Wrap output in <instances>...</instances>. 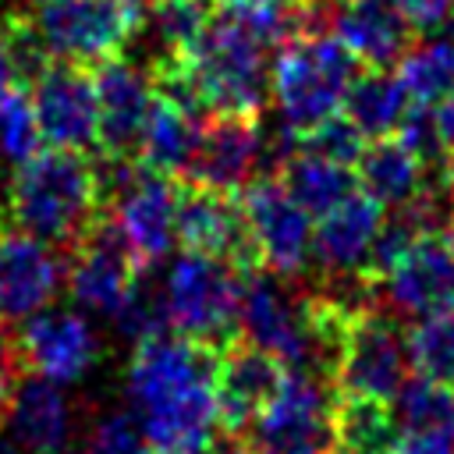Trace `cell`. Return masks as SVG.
I'll use <instances>...</instances> for the list:
<instances>
[{
	"mask_svg": "<svg viewBox=\"0 0 454 454\" xmlns=\"http://www.w3.org/2000/svg\"><path fill=\"white\" fill-rule=\"evenodd\" d=\"M216 362L220 351L181 333L135 344L128 390L138 426L160 454H206L216 436Z\"/></svg>",
	"mask_w": 454,
	"mask_h": 454,
	"instance_id": "cell-1",
	"label": "cell"
},
{
	"mask_svg": "<svg viewBox=\"0 0 454 454\" xmlns=\"http://www.w3.org/2000/svg\"><path fill=\"white\" fill-rule=\"evenodd\" d=\"M103 192L96 160L78 149H43L28 163L14 167L4 195L7 223L46 241L50 248H71L89 223L103 213Z\"/></svg>",
	"mask_w": 454,
	"mask_h": 454,
	"instance_id": "cell-2",
	"label": "cell"
},
{
	"mask_svg": "<svg viewBox=\"0 0 454 454\" xmlns=\"http://www.w3.org/2000/svg\"><path fill=\"white\" fill-rule=\"evenodd\" d=\"M358 67L362 64L355 60V53L333 32L298 35L284 43L270 67V89L284 128L305 135L316 124L337 117Z\"/></svg>",
	"mask_w": 454,
	"mask_h": 454,
	"instance_id": "cell-3",
	"label": "cell"
},
{
	"mask_svg": "<svg viewBox=\"0 0 454 454\" xmlns=\"http://www.w3.org/2000/svg\"><path fill=\"white\" fill-rule=\"evenodd\" d=\"M266 46L231 14L216 11L199 43L181 57L206 103L209 114H245V117H262L270 89V67H266Z\"/></svg>",
	"mask_w": 454,
	"mask_h": 454,
	"instance_id": "cell-4",
	"label": "cell"
},
{
	"mask_svg": "<svg viewBox=\"0 0 454 454\" xmlns=\"http://www.w3.org/2000/svg\"><path fill=\"white\" fill-rule=\"evenodd\" d=\"M241 273L216 255L181 252L167 273V309L170 330L223 351L241 337Z\"/></svg>",
	"mask_w": 454,
	"mask_h": 454,
	"instance_id": "cell-5",
	"label": "cell"
},
{
	"mask_svg": "<svg viewBox=\"0 0 454 454\" xmlns=\"http://www.w3.org/2000/svg\"><path fill=\"white\" fill-rule=\"evenodd\" d=\"M145 4L138 0H53L39 4L35 25L57 60L96 67L145 28Z\"/></svg>",
	"mask_w": 454,
	"mask_h": 454,
	"instance_id": "cell-6",
	"label": "cell"
},
{
	"mask_svg": "<svg viewBox=\"0 0 454 454\" xmlns=\"http://www.w3.org/2000/svg\"><path fill=\"white\" fill-rule=\"evenodd\" d=\"M174 238L184 252L227 259L241 277L262 270V252L241 195H223L199 181L174 177Z\"/></svg>",
	"mask_w": 454,
	"mask_h": 454,
	"instance_id": "cell-7",
	"label": "cell"
},
{
	"mask_svg": "<svg viewBox=\"0 0 454 454\" xmlns=\"http://www.w3.org/2000/svg\"><path fill=\"white\" fill-rule=\"evenodd\" d=\"M333 401V387L309 372L287 369L277 397L262 408L245 436L259 454H337Z\"/></svg>",
	"mask_w": 454,
	"mask_h": 454,
	"instance_id": "cell-8",
	"label": "cell"
},
{
	"mask_svg": "<svg viewBox=\"0 0 454 454\" xmlns=\"http://www.w3.org/2000/svg\"><path fill=\"white\" fill-rule=\"evenodd\" d=\"M408 333L397 326V319L380 309H362L348 323L333 390L337 397H369L390 404L408 380Z\"/></svg>",
	"mask_w": 454,
	"mask_h": 454,
	"instance_id": "cell-9",
	"label": "cell"
},
{
	"mask_svg": "<svg viewBox=\"0 0 454 454\" xmlns=\"http://www.w3.org/2000/svg\"><path fill=\"white\" fill-rule=\"evenodd\" d=\"M64 262H67L71 298L82 309L106 312V316L117 312V305L124 301L131 284L145 273L110 209H103L89 223V231L64 252Z\"/></svg>",
	"mask_w": 454,
	"mask_h": 454,
	"instance_id": "cell-10",
	"label": "cell"
},
{
	"mask_svg": "<svg viewBox=\"0 0 454 454\" xmlns=\"http://www.w3.org/2000/svg\"><path fill=\"white\" fill-rule=\"evenodd\" d=\"M43 142L53 149H96L99 128V99L92 67L74 60H53L28 89Z\"/></svg>",
	"mask_w": 454,
	"mask_h": 454,
	"instance_id": "cell-11",
	"label": "cell"
},
{
	"mask_svg": "<svg viewBox=\"0 0 454 454\" xmlns=\"http://www.w3.org/2000/svg\"><path fill=\"white\" fill-rule=\"evenodd\" d=\"M245 216L262 252V266L284 280L301 277L312 266V216L284 192L273 174H259L241 192Z\"/></svg>",
	"mask_w": 454,
	"mask_h": 454,
	"instance_id": "cell-12",
	"label": "cell"
},
{
	"mask_svg": "<svg viewBox=\"0 0 454 454\" xmlns=\"http://www.w3.org/2000/svg\"><path fill=\"white\" fill-rule=\"evenodd\" d=\"M387 309L404 319H429L454 309V241L450 234H422L376 284Z\"/></svg>",
	"mask_w": 454,
	"mask_h": 454,
	"instance_id": "cell-13",
	"label": "cell"
},
{
	"mask_svg": "<svg viewBox=\"0 0 454 454\" xmlns=\"http://www.w3.org/2000/svg\"><path fill=\"white\" fill-rule=\"evenodd\" d=\"M241 337L277 355L287 369L305 358V294L273 270L245 273L241 280Z\"/></svg>",
	"mask_w": 454,
	"mask_h": 454,
	"instance_id": "cell-14",
	"label": "cell"
},
{
	"mask_svg": "<svg viewBox=\"0 0 454 454\" xmlns=\"http://www.w3.org/2000/svg\"><path fill=\"white\" fill-rule=\"evenodd\" d=\"M64 280V259L39 238L0 220V330L46 309Z\"/></svg>",
	"mask_w": 454,
	"mask_h": 454,
	"instance_id": "cell-15",
	"label": "cell"
},
{
	"mask_svg": "<svg viewBox=\"0 0 454 454\" xmlns=\"http://www.w3.org/2000/svg\"><path fill=\"white\" fill-rule=\"evenodd\" d=\"M18 362L25 372L50 383H71L96 362V333L71 309H39L14 330Z\"/></svg>",
	"mask_w": 454,
	"mask_h": 454,
	"instance_id": "cell-16",
	"label": "cell"
},
{
	"mask_svg": "<svg viewBox=\"0 0 454 454\" xmlns=\"http://www.w3.org/2000/svg\"><path fill=\"white\" fill-rule=\"evenodd\" d=\"M287 365L259 344L238 337L220 351L216 362V419L223 433H248L262 408L277 397Z\"/></svg>",
	"mask_w": 454,
	"mask_h": 454,
	"instance_id": "cell-17",
	"label": "cell"
},
{
	"mask_svg": "<svg viewBox=\"0 0 454 454\" xmlns=\"http://www.w3.org/2000/svg\"><path fill=\"white\" fill-rule=\"evenodd\" d=\"M92 78H96V99H99L96 153L138 160L142 128H145L149 106H153L149 74L124 57H110L92 67Z\"/></svg>",
	"mask_w": 454,
	"mask_h": 454,
	"instance_id": "cell-18",
	"label": "cell"
},
{
	"mask_svg": "<svg viewBox=\"0 0 454 454\" xmlns=\"http://www.w3.org/2000/svg\"><path fill=\"white\" fill-rule=\"evenodd\" d=\"M259 121L262 117L209 114L184 177L223 195H241L259 170V153H262Z\"/></svg>",
	"mask_w": 454,
	"mask_h": 454,
	"instance_id": "cell-19",
	"label": "cell"
},
{
	"mask_svg": "<svg viewBox=\"0 0 454 454\" xmlns=\"http://www.w3.org/2000/svg\"><path fill=\"white\" fill-rule=\"evenodd\" d=\"M387 209L362 188L323 213L312 227V262L326 277H365L372 241L383 227Z\"/></svg>",
	"mask_w": 454,
	"mask_h": 454,
	"instance_id": "cell-20",
	"label": "cell"
},
{
	"mask_svg": "<svg viewBox=\"0 0 454 454\" xmlns=\"http://www.w3.org/2000/svg\"><path fill=\"white\" fill-rule=\"evenodd\" d=\"M330 32L355 53L362 67H397L411 50L415 28L401 0H333Z\"/></svg>",
	"mask_w": 454,
	"mask_h": 454,
	"instance_id": "cell-21",
	"label": "cell"
},
{
	"mask_svg": "<svg viewBox=\"0 0 454 454\" xmlns=\"http://www.w3.org/2000/svg\"><path fill=\"white\" fill-rule=\"evenodd\" d=\"M106 209L117 216L121 231L131 241L145 273L177 241L174 238V177H167V174L142 167L138 177L128 184V192Z\"/></svg>",
	"mask_w": 454,
	"mask_h": 454,
	"instance_id": "cell-22",
	"label": "cell"
},
{
	"mask_svg": "<svg viewBox=\"0 0 454 454\" xmlns=\"http://www.w3.org/2000/svg\"><path fill=\"white\" fill-rule=\"evenodd\" d=\"M4 426L11 429V440L25 454H57V447L71 429L67 397L57 390V383L25 372L11 390Z\"/></svg>",
	"mask_w": 454,
	"mask_h": 454,
	"instance_id": "cell-23",
	"label": "cell"
},
{
	"mask_svg": "<svg viewBox=\"0 0 454 454\" xmlns=\"http://www.w3.org/2000/svg\"><path fill=\"white\" fill-rule=\"evenodd\" d=\"M355 174H358V188L369 199H376L383 209H401L415 202L422 188L436 177V170H429L397 135L369 142L362 160L355 163Z\"/></svg>",
	"mask_w": 454,
	"mask_h": 454,
	"instance_id": "cell-24",
	"label": "cell"
},
{
	"mask_svg": "<svg viewBox=\"0 0 454 454\" xmlns=\"http://www.w3.org/2000/svg\"><path fill=\"white\" fill-rule=\"evenodd\" d=\"M408 110H411V99L397 71H387V67H358L340 103V114L365 135V142L397 135Z\"/></svg>",
	"mask_w": 454,
	"mask_h": 454,
	"instance_id": "cell-25",
	"label": "cell"
},
{
	"mask_svg": "<svg viewBox=\"0 0 454 454\" xmlns=\"http://www.w3.org/2000/svg\"><path fill=\"white\" fill-rule=\"evenodd\" d=\"M202 124L206 121L153 96V106H149V117L142 128V142H138V163L156 174H167V177H184L192 167V156L199 149Z\"/></svg>",
	"mask_w": 454,
	"mask_h": 454,
	"instance_id": "cell-26",
	"label": "cell"
},
{
	"mask_svg": "<svg viewBox=\"0 0 454 454\" xmlns=\"http://www.w3.org/2000/svg\"><path fill=\"white\" fill-rule=\"evenodd\" d=\"M284 192L309 213V216H323L330 213L337 202H344L348 195L358 192V174L344 163H330V160H319V156H309V153H291L277 174H273Z\"/></svg>",
	"mask_w": 454,
	"mask_h": 454,
	"instance_id": "cell-27",
	"label": "cell"
},
{
	"mask_svg": "<svg viewBox=\"0 0 454 454\" xmlns=\"http://www.w3.org/2000/svg\"><path fill=\"white\" fill-rule=\"evenodd\" d=\"M333 440H337V454H394L401 440V422L394 415V404L369 397H337Z\"/></svg>",
	"mask_w": 454,
	"mask_h": 454,
	"instance_id": "cell-28",
	"label": "cell"
},
{
	"mask_svg": "<svg viewBox=\"0 0 454 454\" xmlns=\"http://www.w3.org/2000/svg\"><path fill=\"white\" fill-rule=\"evenodd\" d=\"M397 78L415 106L436 110L454 96V39L426 35L397 60Z\"/></svg>",
	"mask_w": 454,
	"mask_h": 454,
	"instance_id": "cell-29",
	"label": "cell"
},
{
	"mask_svg": "<svg viewBox=\"0 0 454 454\" xmlns=\"http://www.w3.org/2000/svg\"><path fill=\"white\" fill-rule=\"evenodd\" d=\"M213 14L216 0H153V7L145 11V25H153L163 46L160 57H188V50L199 43Z\"/></svg>",
	"mask_w": 454,
	"mask_h": 454,
	"instance_id": "cell-30",
	"label": "cell"
},
{
	"mask_svg": "<svg viewBox=\"0 0 454 454\" xmlns=\"http://www.w3.org/2000/svg\"><path fill=\"white\" fill-rule=\"evenodd\" d=\"M401 429H450L454 433V387L429 376H408L390 401Z\"/></svg>",
	"mask_w": 454,
	"mask_h": 454,
	"instance_id": "cell-31",
	"label": "cell"
},
{
	"mask_svg": "<svg viewBox=\"0 0 454 454\" xmlns=\"http://www.w3.org/2000/svg\"><path fill=\"white\" fill-rule=\"evenodd\" d=\"M408 358L419 376L454 387V309L419 319L408 330Z\"/></svg>",
	"mask_w": 454,
	"mask_h": 454,
	"instance_id": "cell-32",
	"label": "cell"
},
{
	"mask_svg": "<svg viewBox=\"0 0 454 454\" xmlns=\"http://www.w3.org/2000/svg\"><path fill=\"white\" fill-rule=\"evenodd\" d=\"M0 39H4V50L11 57L14 78H18L21 89H32V82L57 60L50 53L32 11H7L0 18Z\"/></svg>",
	"mask_w": 454,
	"mask_h": 454,
	"instance_id": "cell-33",
	"label": "cell"
},
{
	"mask_svg": "<svg viewBox=\"0 0 454 454\" xmlns=\"http://www.w3.org/2000/svg\"><path fill=\"white\" fill-rule=\"evenodd\" d=\"M35 153H43V131H39L28 89L18 85L0 99V156L21 167Z\"/></svg>",
	"mask_w": 454,
	"mask_h": 454,
	"instance_id": "cell-34",
	"label": "cell"
},
{
	"mask_svg": "<svg viewBox=\"0 0 454 454\" xmlns=\"http://www.w3.org/2000/svg\"><path fill=\"white\" fill-rule=\"evenodd\" d=\"M114 319H117V330L124 337H131L135 344H142L149 337H160V333H170L167 291H156V284H149V277L142 273L131 284V291L124 294V301L117 305Z\"/></svg>",
	"mask_w": 454,
	"mask_h": 454,
	"instance_id": "cell-35",
	"label": "cell"
},
{
	"mask_svg": "<svg viewBox=\"0 0 454 454\" xmlns=\"http://www.w3.org/2000/svg\"><path fill=\"white\" fill-rule=\"evenodd\" d=\"M365 145H369L365 135L344 114L316 124L305 135H294V153H309V156H319V160H330V163H344V167H355L362 160Z\"/></svg>",
	"mask_w": 454,
	"mask_h": 454,
	"instance_id": "cell-36",
	"label": "cell"
},
{
	"mask_svg": "<svg viewBox=\"0 0 454 454\" xmlns=\"http://www.w3.org/2000/svg\"><path fill=\"white\" fill-rule=\"evenodd\" d=\"M85 454H160V450L149 443L145 429L135 419H128V415H106L96 426Z\"/></svg>",
	"mask_w": 454,
	"mask_h": 454,
	"instance_id": "cell-37",
	"label": "cell"
},
{
	"mask_svg": "<svg viewBox=\"0 0 454 454\" xmlns=\"http://www.w3.org/2000/svg\"><path fill=\"white\" fill-rule=\"evenodd\" d=\"M401 11L408 14V21H411L415 32L433 35V32H440L450 21L454 0H401Z\"/></svg>",
	"mask_w": 454,
	"mask_h": 454,
	"instance_id": "cell-38",
	"label": "cell"
},
{
	"mask_svg": "<svg viewBox=\"0 0 454 454\" xmlns=\"http://www.w3.org/2000/svg\"><path fill=\"white\" fill-rule=\"evenodd\" d=\"M394 454H454L450 429H401Z\"/></svg>",
	"mask_w": 454,
	"mask_h": 454,
	"instance_id": "cell-39",
	"label": "cell"
},
{
	"mask_svg": "<svg viewBox=\"0 0 454 454\" xmlns=\"http://www.w3.org/2000/svg\"><path fill=\"white\" fill-rule=\"evenodd\" d=\"M433 117H436V135H440L443 160H447V167L454 170V96L443 99V103L433 110Z\"/></svg>",
	"mask_w": 454,
	"mask_h": 454,
	"instance_id": "cell-40",
	"label": "cell"
},
{
	"mask_svg": "<svg viewBox=\"0 0 454 454\" xmlns=\"http://www.w3.org/2000/svg\"><path fill=\"white\" fill-rule=\"evenodd\" d=\"M206 454H259V450L252 447L248 436H241V433H223V436H213V443L206 447Z\"/></svg>",
	"mask_w": 454,
	"mask_h": 454,
	"instance_id": "cell-41",
	"label": "cell"
},
{
	"mask_svg": "<svg viewBox=\"0 0 454 454\" xmlns=\"http://www.w3.org/2000/svg\"><path fill=\"white\" fill-rule=\"evenodd\" d=\"M11 89H18V78H14L11 57H7V50H4V39H0V99H4Z\"/></svg>",
	"mask_w": 454,
	"mask_h": 454,
	"instance_id": "cell-42",
	"label": "cell"
},
{
	"mask_svg": "<svg viewBox=\"0 0 454 454\" xmlns=\"http://www.w3.org/2000/svg\"><path fill=\"white\" fill-rule=\"evenodd\" d=\"M216 4H270V7H305L309 0H216Z\"/></svg>",
	"mask_w": 454,
	"mask_h": 454,
	"instance_id": "cell-43",
	"label": "cell"
},
{
	"mask_svg": "<svg viewBox=\"0 0 454 454\" xmlns=\"http://www.w3.org/2000/svg\"><path fill=\"white\" fill-rule=\"evenodd\" d=\"M0 454H25V450H21L14 440H4V436H0Z\"/></svg>",
	"mask_w": 454,
	"mask_h": 454,
	"instance_id": "cell-44",
	"label": "cell"
},
{
	"mask_svg": "<svg viewBox=\"0 0 454 454\" xmlns=\"http://www.w3.org/2000/svg\"><path fill=\"white\" fill-rule=\"evenodd\" d=\"M32 4H53V0H32Z\"/></svg>",
	"mask_w": 454,
	"mask_h": 454,
	"instance_id": "cell-45",
	"label": "cell"
},
{
	"mask_svg": "<svg viewBox=\"0 0 454 454\" xmlns=\"http://www.w3.org/2000/svg\"><path fill=\"white\" fill-rule=\"evenodd\" d=\"M450 188H454V170H450Z\"/></svg>",
	"mask_w": 454,
	"mask_h": 454,
	"instance_id": "cell-46",
	"label": "cell"
},
{
	"mask_svg": "<svg viewBox=\"0 0 454 454\" xmlns=\"http://www.w3.org/2000/svg\"><path fill=\"white\" fill-rule=\"evenodd\" d=\"M450 241H454V231H450Z\"/></svg>",
	"mask_w": 454,
	"mask_h": 454,
	"instance_id": "cell-47",
	"label": "cell"
},
{
	"mask_svg": "<svg viewBox=\"0 0 454 454\" xmlns=\"http://www.w3.org/2000/svg\"><path fill=\"white\" fill-rule=\"evenodd\" d=\"M138 4H145V0H138Z\"/></svg>",
	"mask_w": 454,
	"mask_h": 454,
	"instance_id": "cell-48",
	"label": "cell"
}]
</instances>
